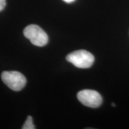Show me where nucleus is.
<instances>
[{"label":"nucleus","mask_w":129,"mask_h":129,"mask_svg":"<svg viewBox=\"0 0 129 129\" xmlns=\"http://www.w3.org/2000/svg\"><path fill=\"white\" fill-rule=\"evenodd\" d=\"M63 1L66 3H72V2H73L75 0H63Z\"/></svg>","instance_id":"nucleus-7"},{"label":"nucleus","mask_w":129,"mask_h":129,"mask_svg":"<svg viewBox=\"0 0 129 129\" xmlns=\"http://www.w3.org/2000/svg\"><path fill=\"white\" fill-rule=\"evenodd\" d=\"M66 60L78 68L86 69L92 66L95 58L88 51L80 50L70 53L66 57Z\"/></svg>","instance_id":"nucleus-1"},{"label":"nucleus","mask_w":129,"mask_h":129,"mask_svg":"<svg viewBox=\"0 0 129 129\" xmlns=\"http://www.w3.org/2000/svg\"><path fill=\"white\" fill-rule=\"evenodd\" d=\"M32 118L30 115H28L27 120H25L24 123L22 125V129H35V126L33 124Z\"/></svg>","instance_id":"nucleus-5"},{"label":"nucleus","mask_w":129,"mask_h":129,"mask_svg":"<svg viewBox=\"0 0 129 129\" xmlns=\"http://www.w3.org/2000/svg\"><path fill=\"white\" fill-rule=\"evenodd\" d=\"M77 97L79 101L84 106L92 108H98L103 102L101 95L92 90H83L79 91Z\"/></svg>","instance_id":"nucleus-4"},{"label":"nucleus","mask_w":129,"mask_h":129,"mask_svg":"<svg viewBox=\"0 0 129 129\" xmlns=\"http://www.w3.org/2000/svg\"><path fill=\"white\" fill-rule=\"evenodd\" d=\"M112 106H114V107L115 106V104L114 103H112Z\"/></svg>","instance_id":"nucleus-8"},{"label":"nucleus","mask_w":129,"mask_h":129,"mask_svg":"<svg viewBox=\"0 0 129 129\" xmlns=\"http://www.w3.org/2000/svg\"><path fill=\"white\" fill-rule=\"evenodd\" d=\"M1 77L3 83L14 91L22 90L27 83L26 78L17 71H5Z\"/></svg>","instance_id":"nucleus-3"},{"label":"nucleus","mask_w":129,"mask_h":129,"mask_svg":"<svg viewBox=\"0 0 129 129\" xmlns=\"http://www.w3.org/2000/svg\"><path fill=\"white\" fill-rule=\"evenodd\" d=\"M24 35L34 45L43 47L48 42V36L41 27L36 24H30L24 28Z\"/></svg>","instance_id":"nucleus-2"},{"label":"nucleus","mask_w":129,"mask_h":129,"mask_svg":"<svg viewBox=\"0 0 129 129\" xmlns=\"http://www.w3.org/2000/svg\"><path fill=\"white\" fill-rule=\"evenodd\" d=\"M6 6V0H0V12L5 9Z\"/></svg>","instance_id":"nucleus-6"}]
</instances>
